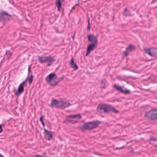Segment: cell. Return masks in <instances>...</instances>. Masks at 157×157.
I'll return each instance as SVG.
<instances>
[{
	"instance_id": "6da1fadb",
	"label": "cell",
	"mask_w": 157,
	"mask_h": 157,
	"mask_svg": "<svg viewBox=\"0 0 157 157\" xmlns=\"http://www.w3.org/2000/svg\"><path fill=\"white\" fill-rule=\"evenodd\" d=\"M97 112L101 114H109L110 113L118 114L119 111L112 105L108 104L100 103L96 108Z\"/></svg>"
},
{
	"instance_id": "7a4b0ae2",
	"label": "cell",
	"mask_w": 157,
	"mask_h": 157,
	"mask_svg": "<svg viewBox=\"0 0 157 157\" xmlns=\"http://www.w3.org/2000/svg\"><path fill=\"white\" fill-rule=\"evenodd\" d=\"M88 40L89 44L87 46L86 52V56H89V54L95 49L98 45V38L94 34H89L88 35Z\"/></svg>"
},
{
	"instance_id": "3957f363",
	"label": "cell",
	"mask_w": 157,
	"mask_h": 157,
	"mask_svg": "<svg viewBox=\"0 0 157 157\" xmlns=\"http://www.w3.org/2000/svg\"><path fill=\"white\" fill-rule=\"evenodd\" d=\"M101 122L99 120H93L92 121L86 122L83 123L81 126L79 127V129L82 132L87 131H91L97 128L101 124Z\"/></svg>"
},
{
	"instance_id": "277c9868",
	"label": "cell",
	"mask_w": 157,
	"mask_h": 157,
	"mask_svg": "<svg viewBox=\"0 0 157 157\" xmlns=\"http://www.w3.org/2000/svg\"><path fill=\"white\" fill-rule=\"evenodd\" d=\"M71 105L70 102L66 99H53L50 103V106L52 108H56L57 109H64L68 108Z\"/></svg>"
},
{
	"instance_id": "5b68a950",
	"label": "cell",
	"mask_w": 157,
	"mask_h": 157,
	"mask_svg": "<svg viewBox=\"0 0 157 157\" xmlns=\"http://www.w3.org/2000/svg\"><path fill=\"white\" fill-rule=\"evenodd\" d=\"M82 118V115L80 114H76L70 115L66 117L65 119V123H69L71 124H76L80 122Z\"/></svg>"
},
{
	"instance_id": "8992f818",
	"label": "cell",
	"mask_w": 157,
	"mask_h": 157,
	"mask_svg": "<svg viewBox=\"0 0 157 157\" xmlns=\"http://www.w3.org/2000/svg\"><path fill=\"white\" fill-rule=\"evenodd\" d=\"M60 79L55 73H51L46 78V81L51 86H55L60 82Z\"/></svg>"
},
{
	"instance_id": "52a82bcc",
	"label": "cell",
	"mask_w": 157,
	"mask_h": 157,
	"mask_svg": "<svg viewBox=\"0 0 157 157\" xmlns=\"http://www.w3.org/2000/svg\"><path fill=\"white\" fill-rule=\"evenodd\" d=\"M144 117L149 120H156L157 119V110L156 108H153L145 113Z\"/></svg>"
},
{
	"instance_id": "ba28073f",
	"label": "cell",
	"mask_w": 157,
	"mask_h": 157,
	"mask_svg": "<svg viewBox=\"0 0 157 157\" xmlns=\"http://www.w3.org/2000/svg\"><path fill=\"white\" fill-rule=\"evenodd\" d=\"M39 61L41 63H48V66H50L55 61V59L52 56H41L39 57Z\"/></svg>"
},
{
	"instance_id": "9c48e42d",
	"label": "cell",
	"mask_w": 157,
	"mask_h": 157,
	"mask_svg": "<svg viewBox=\"0 0 157 157\" xmlns=\"http://www.w3.org/2000/svg\"><path fill=\"white\" fill-rule=\"evenodd\" d=\"M12 18L11 15L4 11H0V21L2 23H6Z\"/></svg>"
},
{
	"instance_id": "30bf717a",
	"label": "cell",
	"mask_w": 157,
	"mask_h": 157,
	"mask_svg": "<svg viewBox=\"0 0 157 157\" xmlns=\"http://www.w3.org/2000/svg\"><path fill=\"white\" fill-rule=\"evenodd\" d=\"M113 86L114 88L117 91H118L120 93H123L124 95H128L131 93V91L130 89H127L125 87L118 85V84H114L113 85Z\"/></svg>"
},
{
	"instance_id": "8fae6325",
	"label": "cell",
	"mask_w": 157,
	"mask_h": 157,
	"mask_svg": "<svg viewBox=\"0 0 157 157\" xmlns=\"http://www.w3.org/2000/svg\"><path fill=\"white\" fill-rule=\"evenodd\" d=\"M143 50L146 54H148L151 57H154L157 56V50L156 48H144Z\"/></svg>"
},
{
	"instance_id": "7c38bea8",
	"label": "cell",
	"mask_w": 157,
	"mask_h": 157,
	"mask_svg": "<svg viewBox=\"0 0 157 157\" xmlns=\"http://www.w3.org/2000/svg\"><path fill=\"white\" fill-rule=\"evenodd\" d=\"M135 47L133 44H130L126 48V49L124 51L123 53V57L125 58L127 56L131 53L134 51L135 49Z\"/></svg>"
},
{
	"instance_id": "4fadbf2b",
	"label": "cell",
	"mask_w": 157,
	"mask_h": 157,
	"mask_svg": "<svg viewBox=\"0 0 157 157\" xmlns=\"http://www.w3.org/2000/svg\"><path fill=\"white\" fill-rule=\"evenodd\" d=\"M28 79H29V77H28L27 79L24 82H23V83H21L20 85H19V88H18V90H17L16 93V95L17 96H19V95H20V94H21L24 92V87H25V85L26 84V83H27V81L28 80Z\"/></svg>"
},
{
	"instance_id": "5bb4252c",
	"label": "cell",
	"mask_w": 157,
	"mask_h": 157,
	"mask_svg": "<svg viewBox=\"0 0 157 157\" xmlns=\"http://www.w3.org/2000/svg\"><path fill=\"white\" fill-rule=\"evenodd\" d=\"M44 134L45 138L47 140L50 141V140H52L53 137V133L52 132L45 129L44 131Z\"/></svg>"
},
{
	"instance_id": "9a60e30c",
	"label": "cell",
	"mask_w": 157,
	"mask_h": 157,
	"mask_svg": "<svg viewBox=\"0 0 157 157\" xmlns=\"http://www.w3.org/2000/svg\"><path fill=\"white\" fill-rule=\"evenodd\" d=\"M70 66L72 68H73L74 70H77L79 69V66L75 62L74 58L72 57L70 62Z\"/></svg>"
},
{
	"instance_id": "2e32d148",
	"label": "cell",
	"mask_w": 157,
	"mask_h": 157,
	"mask_svg": "<svg viewBox=\"0 0 157 157\" xmlns=\"http://www.w3.org/2000/svg\"><path fill=\"white\" fill-rule=\"evenodd\" d=\"M63 1H60V0H57L55 2V5H56L57 8H58V10L60 11V9L62 7V2H63Z\"/></svg>"
},
{
	"instance_id": "e0dca14e",
	"label": "cell",
	"mask_w": 157,
	"mask_h": 157,
	"mask_svg": "<svg viewBox=\"0 0 157 157\" xmlns=\"http://www.w3.org/2000/svg\"><path fill=\"white\" fill-rule=\"evenodd\" d=\"M108 86L107 81L105 79H103L101 81V88H105Z\"/></svg>"
},
{
	"instance_id": "ac0fdd59",
	"label": "cell",
	"mask_w": 157,
	"mask_h": 157,
	"mask_svg": "<svg viewBox=\"0 0 157 157\" xmlns=\"http://www.w3.org/2000/svg\"><path fill=\"white\" fill-rule=\"evenodd\" d=\"M40 121H41L42 125L44 126H45V124H44V117L43 116H41V118H40Z\"/></svg>"
},
{
	"instance_id": "d6986e66",
	"label": "cell",
	"mask_w": 157,
	"mask_h": 157,
	"mask_svg": "<svg viewBox=\"0 0 157 157\" xmlns=\"http://www.w3.org/2000/svg\"><path fill=\"white\" fill-rule=\"evenodd\" d=\"M150 141H157V138H156V137H151L150 138Z\"/></svg>"
},
{
	"instance_id": "ffe728a7",
	"label": "cell",
	"mask_w": 157,
	"mask_h": 157,
	"mask_svg": "<svg viewBox=\"0 0 157 157\" xmlns=\"http://www.w3.org/2000/svg\"><path fill=\"white\" fill-rule=\"evenodd\" d=\"M29 78H30V80H29L30 83H31V82H32V80H33V76H31Z\"/></svg>"
},
{
	"instance_id": "44dd1931",
	"label": "cell",
	"mask_w": 157,
	"mask_h": 157,
	"mask_svg": "<svg viewBox=\"0 0 157 157\" xmlns=\"http://www.w3.org/2000/svg\"><path fill=\"white\" fill-rule=\"evenodd\" d=\"M35 157H48V156H43L41 155H37L35 156Z\"/></svg>"
},
{
	"instance_id": "7402d4cb",
	"label": "cell",
	"mask_w": 157,
	"mask_h": 157,
	"mask_svg": "<svg viewBox=\"0 0 157 157\" xmlns=\"http://www.w3.org/2000/svg\"><path fill=\"white\" fill-rule=\"evenodd\" d=\"M3 129H2V126L1 125H0V133L2 132Z\"/></svg>"
},
{
	"instance_id": "603a6c76",
	"label": "cell",
	"mask_w": 157,
	"mask_h": 157,
	"mask_svg": "<svg viewBox=\"0 0 157 157\" xmlns=\"http://www.w3.org/2000/svg\"><path fill=\"white\" fill-rule=\"evenodd\" d=\"M0 157H4L3 155H2L1 154H0Z\"/></svg>"
}]
</instances>
